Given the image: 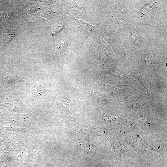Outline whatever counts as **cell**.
I'll list each match as a JSON object with an SVG mask.
<instances>
[{
	"label": "cell",
	"mask_w": 167,
	"mask_h": 167,
	"mask_svg": "<svg viewBox=\"0 0 167 167\" xmlns=\"http://www.w3.org/2000/svg\"><path fill=\"white\" fill-rule=\"evenodd\" d=\"M15 36L14 32L8 31L3 36V40L5 44H7Z\"/></svg>",
	"instance_id": "7a4b0ae2"
},
{
	"label": "cell",
	"mask_w": 167,
	"mask_h": 167,
	"mask_svg": "<svg viewBox=\"0 0 167 167\" xmlns=\"http://www.w3.org/2000/svg\"><path fill=\"white\" fill-rule=\"evenodd\" d=\"M93 167H103L99 164H96L94 165Z\"/></svg>",
	"instance_id": "3957f363"
},
{
	"label": "cell",
	"mask_w": 167,
	"mask_h": 167,
	"mask_svg": "<svg viewBox=\"0 0 167 167\" xmlns=\"http://www.w3.org/2000/svg\"><path fill=\"white\" fill-rule=\"evenodd\" d=\"M74 22L78 27L84 29H91L93 28V26L80 19H76L72 17Z\"/></svg>",
	"instance_id": "6da1fadb"
}]
</instances>
